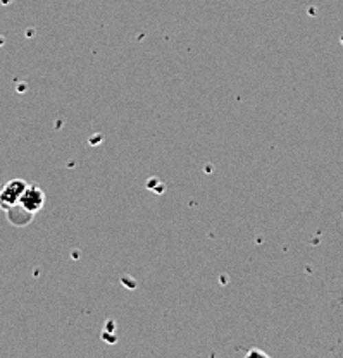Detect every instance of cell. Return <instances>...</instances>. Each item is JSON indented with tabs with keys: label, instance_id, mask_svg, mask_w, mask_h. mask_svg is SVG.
Here are the masks:
<instances>
[{
	"label": "cell",
	"instance_id": "cell-1",
	"mask_svg": "<svg viewBox=\"0 0 343 358\" xmlns=\"http://www.w3.org/2000/svg\"><path fill=\"white\" fill-rule=\"evenodd\" d=\"M26 188H28V183L25 179H12L8 185L2 186V190H0V209L9 210L18 205L19 199H21Z\"/></svg>",
	"mask_w": 343,
	"mask_h": 358
},
{
	"label": "cell",
	"instance_id": "cell-2",
	"mask_svg": "<svg viewBox=\"0 0 343 358\" xmlns=\"http://www.w3.org/2000/svg\"><path fill=\"white\" fill-rule=\"evenodd\" d=\"M45 203V195H43L42 190L38 186H30L25 190V193L19 199V205L30 214H36Z\"/></svg>",
	"mask_w": 343,
	"mask_h": 358
}]
</instances>
